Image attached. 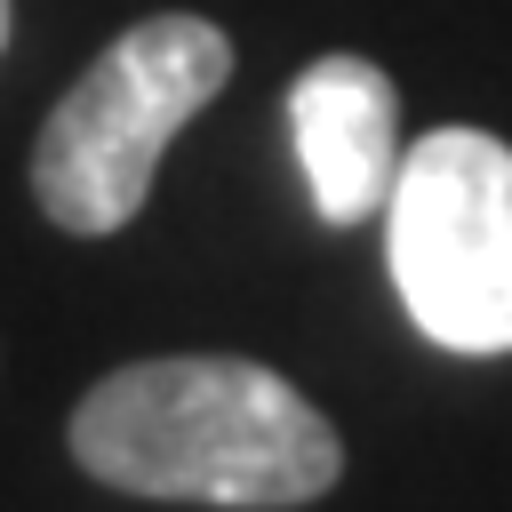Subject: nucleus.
<instances>
[{
    "label": "nucleus",
    "instance_id": "nucleus-3",
    "mask_svg": "<svg viewBox=\"0 0 512 512\" xmlns=\"http://www.w3.org/2000/svg\"><path fill=\"white\" fill-rule=\"evenodd\" d=\"M384 264L408 320L448 352H512V144L432 128L384 192Z\"/></svg>",
    "mask_w": 512,
    "mask_h": 512
},
{
    "label": "nucleus",
    "instance_id": "nucleus-5",
    "mask_svg": "<svg viewBox=\"0 0 512 512\" xmlns=\"http://www.w3.org/2000/svg\"><path fill=\"white\" fill-rule=\"evenodd\" d=\"M0 48H8V0H0Z\"/></svg>",
    "mask_w": 512,
    "mask_h": 512
},
{
    "label": "nucleus",
    "instance_id": "nucleus-2",
    "mask_svg": "<svg viewBox=\"0 0 512 512\" xmlns=\"http://www.w3.org/2000/svg\"><path fill=\"white\" fill-rule=\"evenodd\" d=\"M232 80V40L224 24L208 16H144L128 24L64 96L56 112L40 120V144H32V200L48 208V224L96 240V232H120L152 176H160V152L176 144V128Z\"/></svg>",
    "mask_w": 512,
    "mask_h": 512
},
{
    "label": "nucleus",
    "instance_id": "nucleus-4",
    "mask_svg": "<svg viewBox=\"0 0 512 512\" xmlns=\"http://www.w3.org/2000/svg\"><path fill=\"white\" fill-rule=\"evenodd\" d=\"M288 136L320 224H360L400 176V88L368 56H312L288 80Z\"/></svg>",
    "mask_w": 512,
    "mask_h": 512
},
{
    "label": "nucleus",
    "instance_id": "nucleus-1",
    "mask_svg": "<svg viewBox=\"0 0 512 512\" xmlns=\"http://www.w3.org/2000/svg\"><path fill=\"white\" fill-rule=\"evenodd\" d=\"M72 456L88 480L160 504L288 512L336 488V424L264 360L168 352L96 376L72 408Z\"/></svg>",
    "mask_w": 512,
    "mask_h": 512
}]
</instances>
